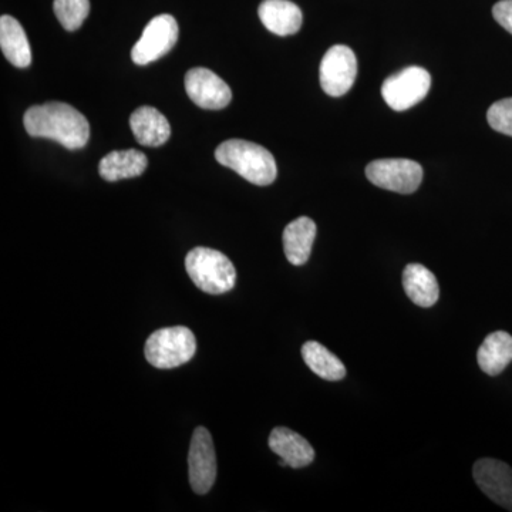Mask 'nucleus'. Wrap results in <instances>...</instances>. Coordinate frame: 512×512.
Listing matches in <instances>:
<instances>
[{
    "label": "nucleus",
    "instance_id": "3",
    "mask_svg": "<svg viewBox=\"0 0 512 512\" xmlns=\"http://www.w3.org/2000/svg\"><path fill=\"white\" fill-rule=\"evenodd\" d=\"M185 269L200 291L221 295L232 291L237 271L227 255L215 249L198 247L188 252Z\"/></svg>",
    "mask_w": 512,
    "mask_h": 512
},
{
    "label": "nucleus",
    "instance_id": "14",
    "mask_svg": "<svg viewBox=\"0 0 512 512\" xmlns=\"http://www.w3.org/2000/svg\"><path fill=\"white\" fill-rule=\"evenodd\" d=\"M130 127L141 146L160 147L171 136V126L164 114L150 106L140 107L131 114Z\"/></svg>",
    "mask_w": 512,
    "mask_h": 512
},
{
    "label": "nucleus",
    "instance_id": "5",
    "mask_svg": "<svg viewBox=\"0 0 512 512\" xmlns=\"http://www.w3.org/2000/svg\"><path fill=\"white\" fill-rule=\"evenodd\" d=\"M366 177L370 183L383 190L413 194L419 190L423 181V167L406 158H384L367 165Z\"/></svg>",
    "mask_w": 512,
    "mask_h": 512
},
{
    "label": "nucleus",
    "instance_id": "2",
    "mask_svg": "<svg viewBox=\"0 0 512 512\" xmlns=\"http://www.w3.org/2000/svg\"><path fill=\"white\" fill-rule=\"evenodd\" d=\"M215 158L224 167L231 168L249 183L259 187L271 185L278 175V167L271 151L251 141L238 138L224 141L215 150Z\"/></svg>",
    "mask_w": 512,
    "mask_h": 512
},
{
    "label": "nucleus",
    "instance_id": "12",
    "mask_svg": "<svg viewBox=\"0 0 512 512\" xmlns=\"http://www.w3.org/2000/svg\"><path fill=\"white\" fill-rule=\"evenodd\" d=\"M258 15L265 28L274 35L291 36L302 28V10L289 0H264Z\"/></svg>",
    "mask_w": 512,
    "mask_h": 512
},
{
    "label": "nucleus",
    "instance_id": "18",
    "mask_svg": "<svg viewBox=\"0 0 512 512\" xmlns=\"http://www.w3.org/2000/svg\"><path fill=\"white\" fill-rule=\"evenodd\" d=\"M316 238V224L308 217L292 221L284 231V251L292 265L302 266L311 256Z\"/></svg>",
    "mask_w": 512,
    "mask_h": 512
},
{
    "label": "nucleus",
    "instance_id": "11",
    "mask_svg": "<svg viewBox=\"0 0 512 512\" xmlns=\"http://www.w3.org/2000/svg\"><path fill=\"white\" fill-rule=\"evenodd\" d=\"M474 480L495 504L512 511V468L494 458H481L473 467Z\"/></svg>",
    "mask_w": 512,
    "mask_h": 512
},
{
    "label": "nucleus",
    "instance_id": "22",
    "mask_svg": "<svg viewBox=\"0 0 512 512\" xmlns=\"http://www.w3.org/2000/svg\"><path fill=\"white\" fill-rule=\"evenodd\" d=\"M487 120L493 130L512 137V97L494 103L488 109Z\"/></svg>",
    "mask_w": 512,
    "mask_h": 512
},
{
    "label": "nucleus",
    "instance_id": "23",
    "mask_svg": "<svg viewBox=\"0 0 512 512\" xmlns=\"http://www.w3.org/2000/svg\"><path fill=\"white\" fill-rule=\"evenodd\" d=\"M494 19L512 35V0H500L493 8Z\"/></svg>",
    "mask_w": 512,
    "mask_h": 512
},
{
    "label": "nucleus",
    "instance_id": "16",
    "mask_svg": "<svg viewBox=\"0 0 512 512\" xmlns=\"http://www.w3.org/2000/svg\"><path fill=\"white\" fill-rule=\"evenodd\" d=\"M0 47L3 55L19 69H26L32 63L28 36L22 25L9 15L0 18Z\"/></svg>",
    "mask_w": 512,
    "mask_h": 512
},
{
    "label": "nucleus",
    "instance_id": "17",
    "mask_svg": "<svg viewBox=\"0 0 512 512\" xmlns=\"http://www.w3.org/2000/svg\"><path fill=\"white\" fill-rule=\"evenodd\" d=\"M477 362L485 375L498 376L512 362V336L498 330L485 338L477 352Z\"/></svg>",
    "mask_w": 512,
    "mask_h": 512
},
{
    "label": "nucleus",
    "instance_id": "1",
    "mask_svg": "<svg viewBox=\"0 0 512 512\" xmlns=\"http://www.w3.org/2000/svg\"><path fill=\"white\" fill-rule=\"evenodd\" d=\"M23 123L29 136L49 138L67 150H80L89 143V121L70 104L50 101L30 107Z\"/></svg>",
    "mask_w": 512,
    "mask_h": 512
},
{
    "label": "nucleus",
    "instance_id": "19",
    "mask_svg": "<svg viewBox=\"0 0 512 512\" xmlns=\"http://www.w3.org/2000/svg\"><path fill=\"white\" fill-rule=\"evenodd\" d=\"M147 156L138 150L111 151L100 161L99 173L110 183L140 177L146 171Z\"/></svg>",
    "mask_w": 512,
    "mask_h": 512
},
{
    "label": "nucleus",
    "instance_id": "7",
    "mask_svg": "<svg viewBox=\"0 0 512 512\" xmlns=\"http://www.w3.org/2000/svg\"><path fill=\"white\" fill-rule=\"evenodd\" d=\"M178 23L171 15L151 19L140 40L131 49V59L138 66H146L161 59L177 45Z\"/></svg>",
    "mask_w": 512,
    "mask_h": 512
},
{
    "label": "nucleus",
    "instance_id": "10",
    "mask_svg": "<svg viewBox=\"0 0 512 512\" xmlns=\"http://www.w3.org/2000/svg\"><path fill=\"white\" fill-rule=\"evenodd\" d=\"M185 92L198 107L205 110L225 109L232 100L228 84L204 67L188 70L185 74Z\"/></svg>",
    "mask_w": 512,
    "mask_h": 512
},
{
    "label": "nucleus",
    "instance_id": "8",
    "mask_svg": "<svg viewBox=\"0 0 512 512\" xmlns=\"http://www.w3.org/2000/svg\"><path fill=\"white\" fill-rule=\"evenodd\" d=\"M357 76V59L348 46L330 47L320 63L319 77L323 92L342 97L352 89Z\"/></svg>",
    "mask_w": 512,
    "mask_h": 512
},
{
    "label": "nucleus",
    "instance_id": "13",
    "mask_svg": "<svg viewBox=\"0 0 512 512\" xmlns=\"http://www.w3.org/2000/svg\"><path fill=\"white\" fill-rule=\"evenodd\" d=\"M269 447L285 461L288 467L303 468L315 460V450L311 443L303 439L301 434L286 427H276L272 430L269 436Z\"/></svg>",
    "mask_w": 512,
    "mask_h": 512
},
{
    "label": "nucleus",
    "instance_id": "4",
    "mask_svg": "<svg viewBox=\"0 0 512 512\" xmlns=\"http://www.w3.org/2000/svg\"><path fill=\"white\" fill-rule=\"evenodd\" d=\"M197 352L194 333L185 326L158 329L147 339L144 355L157 369H174L190 362Z\"/></svg>",
    "mask_w": 512,
    "mask_h": 512
},
{
    "label": "nucleus",
    "instance_id": "21",
    "mask_svg": "<svg viewBox=\"0 0 512 512\" xmlns=\"http://www.w3.org/2000/svg\"><path fill=\"white\" fill-rule=\"evenodd\" d=\"M56 18L69 32L80 29L90 13V0H55Z\"/></svg>",
    "mask_w": 512,
    "mask_h": 512
},
{
    "label": "nucleus",
    "instance_id": "6",
    "mask_svg": "<svg viewBox=\"0 0 512 512\" xmlns=\"http://www.w3.org/2000/svg\"><path fill=\"white\" fill-rule=\"evenodd\" d=\"M430 87V73L423 67L410 66L384 80L382 96L390 109L404 111L426 99Z\"/></svg>",
    "mask_w": 512,
    "mask_h": 512
},
{
    "label": "nucleus",
    "instance_id": "9",
    "mask_svg": "<svg viewBox=\"0 0 512 512\" xmlns=\"http://www.w3.org/2000/svg\"><path fill=\"white\" fill-rule=\"evenodd\" d=\"M188 471L194 493L207 494L217 478V456L211 433L205 427H197L192 434Z\"/></svg>",
    "mask_w": 512,
    "mask_h": 512
},
{
    "label": "nucleus",
    "instance_id": "20",
    "mask_svg": "<svg viewBox=\"0 0 512 512\" xmlns=\"http://www.w3.org/2000/svg\"><path fill=\"white\" fill-rule=\"evenodd\" d=\"M302 357L315 375L328 382H339L346 376V367L342 360L318 342H306L302 346Z\"/></svg>",
    "mask_w": 512,
    "mask_h": 512
},
{
    "label": "nucleus",
    "instance_id": "15",
    "mask_svg": "<svg viewBox=\"0 0 512 512\" xmlns=\"http://www.w3.org/2000/svg\"><path fill=\"white\" fill-rule=\"evenodd\" d=\"M403 288L410 301L420 308H431L440 298L439 282L429 268L410 264L403 271Z\"/></svg>",
    "mask_w": 512,
    "mask_h": 512
}]
</instances>
